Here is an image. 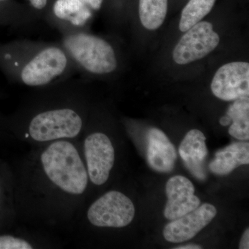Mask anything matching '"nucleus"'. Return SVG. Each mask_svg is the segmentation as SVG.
I'll list each match as a JSON object with an SVG mask.
<instances>
[{
  "instance_id": "nucleus-23",
  "label": "nucleus",
  "mask_w": 249,
  "mask_h": 249,
  "mask_svg": "<svg viewBox=\"0 0 249 249\" xmlns=\"http://www.w3.org/2000/svg\"><path fill=\"white\" fill-rule=\"evenodd\" d=\"M93 11H98L102 6L103 0H81Z\"/></svg>"
},
{
  "instance_id": "nucleus-11",
  "label": "nucleus",
  "mask_w": 249,
  "mask_h": 249,
  "mask_svg": "<svg viewBox=\"0 0 249 249\" xmlns=\"http://www.w3.org/2000/svg\"><path fill=\"white\" fill-rule=\"evenodd\" d=\"M165 192L168 201L165 206L164 216L169 220L182 217L201 204L200 199L195 195L196 189L193 183L181 175L168 179Z\"/></svg>"
},
{
  "instance_id": "nucleus-25",
  "label": "nucleus",
  "mask_w": 249,
  "mask_h": 249,
  "mask_svg": "<svg viewBox=\"0 0 249 249\" xmlns=\"http://www.w3.org/2000/svg\"><path fill=\"white\" fill-rule=\"evenodd\" d=\"M202 247L199 245H187L184 246H180V247H176L175 249H201Z\"/></svg>"
},
{
  "instance_id": "nucleus-7",
  "label": "nucleus",
  "mask_w": 249,
  "mask_h": 249,
  "mask_svg": "<svg viewBox=\"0 0 249 249\" xmlns=\"http://www.w3.org/2000/svg\"><path fill=\"white\" fill-rule=\"evenodd\" d=\"M184 33L173 51V60L178 65H188L205 58L220 42L213 26L207 21H201Z\"/></svg>"
},
{
  "instance_id": "nucleus-14",
  "label": "nucleus",
  "mask_w": 249,
  "mask_h": 249,
  "mask_svg": "<svg viewBox=\"0 0 249 249\" xmlns=\"http://www.w3.org/2000/svg\"><path fill=\"white\" fill-rule=\"evenodd\" d=\"M206 138L199 129L189 131L185 136L178 147V152L186 168L199 180L206 178L205 167L208 149Z\"/></svg>"
},
{
  "instance_id": "nucleus-16",
  "label": "nucleus",
  "mask_w": 249,
  "mask_h": 249,
  "mask_svg": "<svg viewBox=\"0 0 249 249\" xmlns=\"http://www.w3.org/2000/svg\"><path fill=\"white\" fill-rule=\"evenodd\" d=\"M249 163V142H237L218 151L209 168L215 175H226L241 165Z\"/></svg>"
},
{
  "instance_id": "nucleus-17",
  "label": "nucleus",
  "mask_w": 249,
  "mask_h": 249,
  "mask_svg": "<svg viewBox=\"0 0 249 249\" xmlns=\"http://www.w3.org/2000/svg\"><path fill=\"white\" fill-rule=\"evenodd\" d=\"M227 115L231 121L229 133L240 141L249 139V97H244L234 101L229 106Z\"/></svg>"
},
{
  "instance_id": "nucleus-4",
  "label": "nucleus",
  "mask_w": 249,
  "mask_h": 249,
  "mask_svg": "<svg viewBox=\"0 0 249 249\" xmlns=\"http://www.w3.org/2000/svg\"><path fill=\"white\" fill-rule=\"evenodd\" d=\"M135 213L128 196L118 190H109L85 204L68 231L77 241L91 231L124 229L132 222Z\"/></svg>"
},
{
  "instance_id": "nucleus-12",
  "label": "nucleus",
  "mask_w": 249,
  "mask_h": 249,
  "mask_svg": "<svg viewBox=\"0 0 249 249\" xmlns=\"http://www.w3.org/2000/svg\"><path fill=\"white\" fill-rule=\"evenodd\" d=\"M42 229L18 226L0 232V249H42L61 248L62 243Z\"/></svg>"
},
{
  "instance_id": "nucleus-21",
  "label": "nucleus",
  "mask_w": 249,
  "mask_h": 249,
  "mask_svg": "<svg viewBox=\"0 0 249 249\" xmlns=\"http://www.w3.org/2000/svg\"><path fill=\"white\" fill-rule=\"evenodd\" d=\"M13 139L8 128L7 118L0 111V145Z\"/></svg>"
},
{
  "instance_id": "nucleus-5",
  "label": "nucleus",
  "mask_w": 249,
  "mask_h": 249,
  "mask_svg": "<svg viewBox=\"0 0 249 249\" xmlns=\"http://www.w3.org/2000/svg\"><path fill=\"white\" fill-rule=\"evenodd\" d=\"M58 42L71 59L76 73L83 79L108 76L119 69V57L114 46L88 31L62 35Z\"/></svg>"
},
{
  "instance_id": "nucleus-19",
  "label": "nucleus",
  "mask_w": 249,
  "mask_h": 249,
  "mask_svg": "<svg viewBox=\"0 0 249 249\" xmlns=\"http://www.w3.org/2000/svg\"><path fill=\"white\" fill-rule=\"evenodd\" d=\"M0 1V27L19 29L34 24L38 18L34 11L16 7Z\"/></svg>"
},
{
  "instance_id": "nucleus-9",
  "label": "nucleus",
  "mask_w": 249,
  "mask_h": 249,
  "mask_svg": "<svg viewBox=\"0 0 249 249\" xmlns=\"http://www.w3.org/2000/svg\"><path fill=\"white\" fill-rule=\"evenodd\" d=\"M93 12L81 0H55L45 18L49 25L62 36L88 31Z\"/></svg>"
},
{
  "instance_id": "nucleus-26",
  "label": "nucleus",
  "mask_w": 249,
  "mask_h": 249,
  "mask_svg": "<svg viewBox=\"0 0 249 249\" xmlns=\"http://www.w3.org/2000/svg\"><path fill=\"white\" fill-rule=\"evenodd\" d=\"M231 123V121L227 115L222 116L219 120V124L223 126H227Z\"/></svg>"
},
{
  "instance_id": "nucleus-2",
  "label": "nucleus",
  "mask_w": 249,
  "mask_h": 249,
  "mask_svg": "<svg viewBox=\"0 0 249 249\" xmlns=\"http://www.w3.org/2000/svg\"><path fill=\"white\" fill-rule=\"evenodd\" d=\"M93 105L86 80L73 78L32 89L6 116L13 139L31 147L78 140Z\"/></svg>"
},
{
  "instance_id": "nucleus-6",
  "label": "nucleus",
  "mask_w": 249,
  "mask_h": 249,
  "mask_svg": "<svg viewBox=\"0 0 249 249\" xmlns=\"http://www.w3.org/2000/svg\"><path fill=\"white\" fill-rule=\"evenodd\" d=\"M78 140L89 178V197L93 190L109 182L115 168L117 153L110 134L98 127L91 112Z\"/></svg>"
},
{
  "instance_id": "nucleus-15",
  "label": "nucleus",
  "mask_w": 249,
  "mask_h": 249,
  "mask_svg": "<svg viewBox=\"0 0 249 249\" xmlns=\"http://www.w3.org/2000/svg\"><path fill=\"white\" fill-rule=\"evenodd\" d=\"M18 224L14 199V178L10 162L0 159V232Z\"/></svg>"
},
{
  "instance_id": "nucleus-24",
  "label": "nucleus",
  "mask_w": 249,
  "mask_h": 249,
  "mask_svg": "<svg viewBox=\"0 0 249 249\" xmlns=\"http://www.w3.org/2000/svg\"><path fill=\"white\" fill-rule=\"evenodd\" d=\"M239 249H249V229L247 228L241 238Z\"/></svg>"
},
{
  "instance_id": "nucleus-18",
  "label": "nucleus",
  "mask_w": 249,
  "mask_h": 249,
  "mask_svg": "<svg viewBox=\"0 0 249 249\" xmlns=\"http://www.w3.org/2000/svg\"><path fill=\"white\" fill-rule=\"evenodd\" d=\"M168 0H139V14L144 28L155 31L164 22Z\"/></svg>"
},
{
  "instance_id": "nucleus-20",
  "label": "nucleus",
  "mask_w": 249,
  "mask_h": 249,
  "mask_svg": "<svg viewBox=\"0 0 249 249\" xmlns=\"http://www.w3.org/2000/svg\"><path fill=\"white\" fill-rule=\"evenodd\" d=\"M216 0H190L181 12L178 28L186 32L202 21L213 8Z\"/></svg>"
},
{
  "instance_id": "nucleus-27",
  "label": "nucleus",
  "mask_w": 249,
  "mask_h": 249,
  "mask_svg": "<svg viewBox=\"0 0 249 249\" xmlns=\"http://www.w3.org/2000/svg\"><path fill=\"white\" fill-rule=\"evenodd\" d=\"M0 1H6V0H0Z\"/></svg>"
},
{
  "instance_id": "nucleus-8",
  "label": "nucleus",
  "mask_w": 249,
  "mask_h": 249,
  "mask_svg": "<svg viewBox=\"0 0 249 249\" xmlns=\"http://www.w3.org/2000/svg\"><path fill=\"white\" fill-rule=\"evenodd\" d=\"M214 96L224 101L249 97V63L232 62L218 69L211 85Z\"/></svg>"
},
{
  "instance_id": "nucleus-1",
  "label": "nucleus",
  "mask_w": 249,
  "mask_h": 249,
  "mask_svg": "<svg viewBox=\"0 0 249 249\" xmlns=\"http://www.w3.org/2000/svg\"><path fill=\"white\" fill-rule=\"evenodd\" d=\"M18 223L69 231L89 199L90 185L79 140L31 147L10 162Z\"/></svg>"
},
{
  "instance_id": "nucleus-10",
  "label": "nucleus",
  "mask_w": 249,
  "mask_h": 249,
  "mask_svg": "<svg viewBox=\"0 0 249 249\" xmlns=\"http://www.w3.org/2000/svg\"><path fill=\"white\" fill-rule=\"evenodd\" d=\"M213 205L205 203L182 217L172 220L163 229V237L168 242L180 243L191 240L217 214Z\"/></svg>"
},
{
  "instance_id": "nucleus-3",
  "label": "nucleus",
  "mask_w": 249,
  "mask_h": 249,
  "mask_svg": "<svg viewBox=\"0 0 249 249\" xmlns=\"http://www.w3.org/2000/svg\"><path fill=\"white\" fill-rule=\"evenodd\" d=\"M0 71L11 83L31 89L65 81L77 73L58 42L28 39L0 42Z\"/></svg>"
},
{
  "instance_id": "nucleus-13",
  "label": "nucleus",
  "mask_w": 249,
  "mask_h": 249,
  "mask_svg": "<svg viewBox=\"0 0 249 249\" xmlns=\"http://www.w3.org/2000/svg\"><path fill=\"white\" fill-rule=\"evenodd\" d=\"M147 160L149 165L159 173H170L175 167L177 152L164 132L151 128L147 132Z\"/></svg>"
},
{
  "instance_id": "nucleus-22",
  "label": "nucleus",
  "mask_w": 249,
  "mask_h": 249,
  "mask_svg": "<svg viewBox=\"0 0 249 249\" xmlns=\"http://www.w3.org/2000/svg\"><path fill=\"white\" fill-rule=\"evenodd\" d=\"M28 1L30 3L31 7L34 10V13L38 18H40L44 13H45V17L49 0H28Z\"/></svg>"
}]
</instances>
